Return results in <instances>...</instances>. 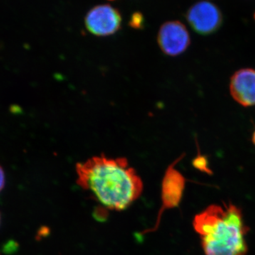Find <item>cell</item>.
Here are the masks:
<instances>
[{
  "label": "cell",
  "instance_id": "cell-6",
  "mask_svg": "<svg viewBox=\"0 0 255 255\" xmlns=\"http://www.w3.org/2000/svg\"><path fill=\"white\" fill-rule=\"evenodd\" d=\"M183 156L177 158L169 166L164 174L162 183V207L157 221L160 220L164 211L177 207L182 200L183 191L185 187L186 179L177 169L175 165L182 159Z\"/></svg>",
  "mask_w": 255,
  "mask_h": 255
},
{
  "label": "cell",
  "instance_id": "cell-1",
  "mask_svg": "<svg viewBox=\"0 0 255 255\" xmlns=\"http://www.w3.org/2000/svg\"><path fill=\"white\" fill-rule=\"evenodd\" d=\"M75 171L78 185L113 211L127 209L143 190L141 178L125 157L95 156L77 164Z\"/></svg>",
  "mask_w": 255,
  "mask_h": 255
},
{
  "label": "cell",
  "instance_id": "cell-7",
  "mask_svg": "<svg viewBox=\"0 0 255 255\" xmlns=\"http://www.w3.org/2000/svg\"><path fill=\"white\" fill-rule=\"evenodd\" d=\"M230 91L236 102L243 107L255 105V70L241 69L231 78Z\"/></svg>",
  "mask_w": 255,
  "mask_h": 255
},
{
  "label": "cell",
  "instance_id": "cell-5",
  "mask_svg": "<svg viewBox=\"0 0 255 255\" xmlns=\"http://www.w3.org/2000/svg\"><path fill=\"white\" fill-rule=\"evenodd\" d=\"M160 49L169 56H177L186 51L190 45V36L187 28L177 21L162 25L157 36Z\"/></svg>",
  "mask_w": 255,
  "mask_h": 255
},
{
  "label": "cell",
  "instance_id": "cell-10",
  "mask_svg": "<svg viewBox=\"0 0 255 255\" xmlns=\"http://www.w3.org/2000/svg\"><path fill=\"white\" fill-rule=\"evenodd\" d=\"M253 143H254V145H255V131L254 132V133H253Z\"/></svg>",
  "mask_w": 255,
  "mask_h": 255
},
{
  "label": "cell",
  "instance_id": "cell-4",
  "mask_svg": "<svg viewBox=\"0 0 255 255\" xmlns=\"http://www.w3.org/2000/svg\"><path fill=\"white\" fill-rule=\"evenodd\" d=\"M222 14L216 5L207 1L193 5L188 11L187 19L191 28L201 35L214 33L221 27Z\"/></svg>",
  "mask_w": 255,
  "mask_h": 255
},
{
  "label": "cell",
  "instance_id": "cell-11",
  "mask_svg": "<svg viewBox=\"0 0 255 255\" xmlns=\"http://www.w3.org/2000/svg\"><path fill=\"white\" fill-rule=\"evenodd\" d=\"M0 221H1V216H0Z\"/></svg>",
  "mask_w": 255,
  "mask_h": 255
},
{
  "label": "cell",
  "instance_id": "cell-3",
  "mask_svg": "<svg viewBox=\"0 0 255 255\" xmlns=\"http://www.w3.org/2000/svg\"><path fill=\"white\" fill-rule=\"evenodd\" d=\"M122 18L120 12L109 4L92 8L85 16V26L92 34L107 36L120 29Z\"/></svg>",
  "mask_w": 255,
  "mask_h": 255
},
{
  "label": "cell",
  "instance_id": "cell-2",
  "mask_svg": "<svg viewBox=\"0 0 255 255\" xmlns=\"http://www.w3.org/2000/svg\"><path fill=\"white\" fill-rule=\"evenodd\" d=\"M193 226L206 255H246L248 228L237 206H209L196 215Z\"/></svg>",
  "mask_w": 255,
  "mask_h": 255
},
{
  "label": "cell",
  "instance_id": "cell-8",
  "mask_svg": "<svg viewBox=\"0 0 255 255\" xmlns=\"http://www.w3.org/2000/svg\"><path fill=\"white\" fill-rule=\"evenodd\" d=\"M193 164L196 169L203 171V172H208V173H210V172H211L209 167H208L209 163H208L207 159L204 156L198 155L197 157L194 159Z\"/></svg>",
  "mask_w": 255,
  "mask_h": 255
},
{
  "label": "cell",
  "instance_id": "cell-9",
  "mask_svg": "<svg viewBox=\"0 0 255 255\" xmlns=\"http://www.w3.org/2000/svg\"><path fill=\"white\" fill-rule=\"evenodd\" d=\"M5 185V174L4 169L0 165V192L4 189Z\"/></svg>",
  "mask_w": 255,
  "mask_h": 255
}]
</instances>
